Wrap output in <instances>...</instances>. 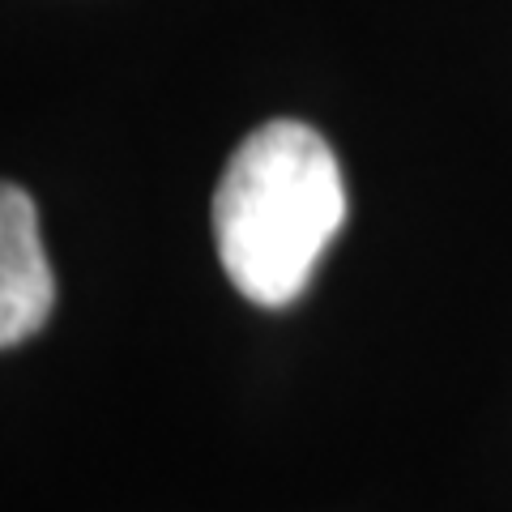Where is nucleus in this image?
I'll return each mask as SVG.
<instances>
[{"label":"nucleus","instance_id":"nucleus-1","mask_svg":"<svg viewBox=\"0 0 512 512\" xmlns=\"http://www.w3.org/2000/svg\"><path fill=\"white\" fill-rule=\"evenodd\" d=\"M342 218L346 188L329 141L299 120H269L218 180V261L256 308H286L308 291Z\"/></svg>","mask_w":512,"mask_h":512},{"label":"nucleus","instance_id":"nucleus-2","mask_svg":"<svg viewBox=\"0 0 512 512\" xmlns=\"http://www.w3.org/2000/svg\"><path fill=\"white\" fill-rule=\"evenodd\" d=\"M56 278L43 252L39 210L18 184H0V350L18 346L47 325Z\"/></svg>","mask_w":512,"mask_h":512}]
</instances>
